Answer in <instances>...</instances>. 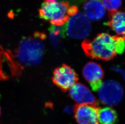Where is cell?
Masks as SVG:
<instances>
[{
	"instance_id": "cell-9",
	"label": "cell",
	"mask_w": 125,
	"mask_h": 124,
	"mask_svg": "<svg viewBox=\"0 0 125 124\" xmlns=\"http://www.w3.org/2000/svg\"><path fill=\"white\" fill-rule=\"evenodd\" d=\"M69 94L71 98L78 104L96 106L98 102L90 89L81 83H76L69 89Z\"/></svg>"
},
{
	"instance_id": "cell-1",
	"label": "cell",
	"mask_w": 125,
	"mask_h": 124,
	"mask_svg": "<svg viewBox=\"0 0 125 124\" xmlns=\"http://www.w3.org/2000/svg\"><path fill=\"white\" fill-rule=\"evenodd\" d=\"M82 48L87 56L104 61L112 60L125 50V39L102 33L92 40H84Z\"/></svg>"
},
{
	"instance_id": "cell-6",
	"label": "cell",
	"mask_w": 125,
	"mask_h": 124,
	"mask_svg": "<svg viewBox=\"0 0 125 124\" xmlns=\"http://www.w3.org/2000/svg\"><path fill=\"white\" fill-rule=\"evenodd\" d=\"M52 81L62 91L66 92L69 90L78 81V75L69 66L63 64L55 69Z\"/></svg>"
},
{
	"instance_id": "cell-8",
	"label": "cell",
	"mask_w": 125,
	"mask_h": 124,
	"mask_svg": "<svg viewBox=\"0 0 125 124\" xmlns=\"http://www.w3.org/2000/svg\"><path fill=\"white\" fill-rule=\"evenodd\" d=\"M83 75L92 90L98 91L103 83L104 71L100 65L94 62H87L83 69Z\"/></svg>"
},
{
	"instance_id": "cell-5",
	"label": "cell",
	"mask_w": 125,
	"mask_h": 124,
	"mask_svg": "<svg viewBox=\"0 0 125 124\" xmlns=\"http://www.w3.org/2000/svg\"><path fill=\"white\" fill-rule=\"evenodd\" d=\"M98 91L100 102L106 105H117L123 98L122 87L118 82L113 80H107L103 82Z\"/></svg>"
},
{
	"instance_id": "cell-15",
	"label": "cell",
	"mask_w": 125,
	"mask_h": 124,
	"mask_svg": "<svg viewBox=\"0 0 125 124\" xmlns=\"http://www.w3.org/2000/svg\"><path fill=\"white\" fill-rule=\"evenodd\" d=\"M64 112L65 113L68 115H72L73 112H74V107L70 105H67L64 108Z\"/></svg>"
},
{
	"instance_id": "cell-10",
	"label": "cell",
	"mask_w": 125,
	"mask_h": 124,
	"mask_svg": "<svg viewBox=\"0 0 125 124\" xmlns=\"http://www.w3.org/2000/svg\"><path fill=\"white\" fill-rule=\"evenodd\" d=\"M106 25L116 33L117 36L125 39V11H110Z\"/></svg>"
},
{
	"instance_id": "cell-11",
	"label": "cell",
	"mask_w": 125,
	"mask_h": 124,
	"mask_svg": "<svg viewBox=\"0 0 125 124\" xmlns=\"http://www.w3.org/2000/svg\"><path fill=\"white\" fill-rule=\"evenodd\" d=\"M83 10L87 18L92 21L101 20L105 15V9L100 0H86Z\"/></svg>"
},
{
	"instance_id": "cell-12",
	"label": "cell",
	"mask_w": 125,
	"mask_h": 124,
	"mask_svg": "<svg viewBox=\"0 0 125 124\" xmlns=\"http://www.w3.org/2000/svg\"><path fill=\"white\" fill-rule=\"evenodd\" d=\"M98 120L100 124H116L117 121V112L110 107H99Z\"/></svg>"
},
{
	"instance_id": "cell-13",
	"label": "cell",
	"mask_w": 125,
	"mask_h": 124,
	"mask_svg": "<svg viewBox=\"0 0 125 124\" xmlns=\"http://www.w3.org/2000/svg\"><path fill=\"white\" fill-rule=\"evenodd\" d=\"M49 31L50 36L53 45L58 47L60 46L62 39L65 37V32L64 27L51 26Z\"/></svg>"
},
{
	"instance_id": "cell-14",
	"label": "cell",
	"mask_w": 125,
	"mask_h": 124,
	"mask_svg": "<svg viewBox=\"0 0 125 124\" xmlns=\"http://www.w3.org/2000/svg\"><path fill=\"white\" fill-rule=\"evenodd\" d=\"M102 2L109 12L117 11L122 5V0H102Z\"/></svg>"
},
{
	"instance_id": "cell-2",
	"label": "cell",
	"mask_w": 125,
	"mask_h": 124,
	"mask_svg": "<svg viewBox=\"0 0 125 124\" xmlns=\"http://www.w3.org/2000/svg\"><path fill=\"white\" fill-rule=\"evenodd\" d=\"M45 37L44 33L38 32L33 36L23 39L15 51L19 62L27 66L39 64L43 56L45 47L42 40Z\"/></svg>"
},
{
	"instance_id": "cell-7",
	"label": "cell",
	"mask_w": 125,
	"mask_h": 124,
	"mask_svg": "<svg viewBox=\"0 0 125 124\" xmlns=\"http://www.w3.org/2000/svg\"><path fill=\"white\" fill-rule=\"evenodd\" d=\"M98 107L89 104H77L74 107V116L79 124H100Z\"/></svg>"
},
{
	"instance_id": "cell-16",
	"label": "cell",
	"mask_w": 125,
	"mask_h": 124,
	"mask_svg": "<svg viewBox=\"0 0 125 124\" xmlns=\"http://www.w3.org/2000/svg\"><path fill=\"white\" fill-rule=\"evenodd\" d=\"M112 69L113 71L116 72L117 73H119L120 74H121L122 77H123V79L125 80V70H124V69H122L121 68L118 67H112Z\"/></svg>"
},
{
	"instance_id": "cell-4",
	"label": "cell",
	"mask_w": 125,
	"mask_h": 124,
	"mask_svg": "<svg viewBox=\"0 0 125 124\" xmlns=\"http://www.w3.org/2000/svg\"><path fill=\"white\" fill-rule=\"evenodd\" d=\"M65 33L73 38L81 39L88 36L91 30L88 19L81 12L71 17L64 26Z\"/></svg>"
},
{
	"instance_id": "cell-3",
	"label": "cell",
	"mask_w": 125,
	"mask_h": 124,
	"mask_svg": "<svg viewBox=\"0 0 125 124\" xmlns=\"http://www.w3.org/2000/svg\"><path fill=\"white\" fill-rule=\"evenodd\" d=\"M78 12L76 6L69 7L68 2H58L56 0H44L39 11L41 18L56 26L65 24Z\"/></svg>"
},
{
	"instance_id": "cell-17",
	"label": "cell",
	"mask_w": 125,
	"mask_h": 124,
	"mask_svg": "<svg viewBox=\"0 0 125 124\" xmlns=\"http://www.w3.org/2000/svg\"></svg>"
}]
</instances>
